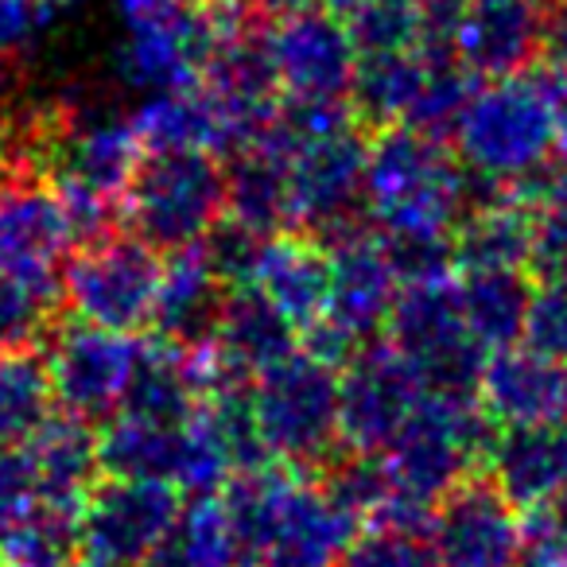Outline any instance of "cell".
Segmentation results:
<instances>
[{
	"label": "cell",
	"mask_w": 567,
	"mask_h": 567,
	"mask_svg": "<svg viewBox=\"0 0 567 567\" xmlns=\"http://www.w3.org/2000/svg\"><path fill=\"white\" fill-rule=\"evenodd\" d=\"M494 424L478 396L424 393L381 458L389 471V497L373 525L427 533L432 509L447 489L482 471Z\"/></svg>",
	"instance_id": "obj_1"
},
{
	"label": "cell",
	"mask_w": 567,
	"mask_h": 567,
	"mask_svg": "<svg viewBox=\"0 0 567 567\" xmlns=\"http://www.w3.org/2000/svg\"><path fill=\"white\" fill-rule=\"evenodd\" d=\"M505 187L471 172L447 144L409 125L373 128L365 144V210L373 229H451Z\"/></svg>",
	"instance_id": "obj_2"
},
{
	"label": "cell",
	"mask_w": 567,
	"mask_h": 567,
	"mask_svg": "<svg viewBox=\"0 0 567 567\" xmlns=\"http://www.w3.org/2000/svg\"><path fill=\"white\" fill-rule=\"evenodd\" d=\"M451 141H455L458 164L502 183V187L551 164L556 159V117H551L548 71L489 79L486 86L478 82Z\"/></svg>",
	"instance_id": "obj_3"
},
{
	"label": "cell",
	"mask_w": 567,
	"mask_h": 567,
	"mask_svg": "<svg viewBox=\"0 0 567 567\" xmlns=\"http://www.w3.org/2000/svg\"><path fill=\"white\" fill-rule=\"evenodd\" d=\"M121 210L152 249H195L226 218L221 156L206 148H144L121 190Z\"/></svg>",
	"instance_id": "obj_4"
},
{
	"label": "cell",
	"mask_w": 567,
	"mask_h": 567,
	"mask_svg": "<svg viewBox=\"0 0 567 567\" xmlns=\"http://www.w3.org/2000/svg\"><path fill=\"white\" fill-rule=\"evenodd\" d=\"M252 424L268 458L296 471H319L339 440V370L311 350L292 354L249 381Z\"/></svg>",
	"instance_id": "obj_5"
},
{
	"label": "cell",
	"mask_w": 567,
	"mask_h": 567,
	"mask_svg": "<svg viewBox=\"0 0 567 567\" xmlns=\"http://www.w3.org/2000/svg\"><path fill=\"white\" fill-rule=\"evenodd\" d=\"M164 280V257L136 234H102L82 241L66 260L59 303L71 319L105 327V331L141 334L152 327Z\"/></svg>",
	"instance_id": "obj_6"
},
{
	"label": "cell",
	"mask_w": 567,
	"mask_h": 567,
	"mask_svg": "<svg viewBox=\"0 0 567 567\" xmlns=\"http://www.w3.org/2000/svg\"><path fill=\"white\" fill-rule=\"evenodd\" d=\"M385 331L427 393H478L489 350L466 327L451 276L401 288Z\"/></svg>",
	"instance_id": "obj_7"
},
{
	"label": "cell",
	"mask_w": 567,
	"mask_h": 567,
	"mask_svg": "<svg viewBox=\"0 0 567 567\" xmlns=\"http://www.w3.org/2000/svg\"><path fill=\"white\" fill-rule=\"evenodd\" d=\"M365 136L362 125L300 144L288 159V229L334 245L370 229L365 210Z\"/></svg>",
	"instance_id": "obj_8"
},
{
	"label": "cell",
	"mask_w": 567,
	"mask_h": 567,
	"mask_svg": "<svg viewBox=\"0 0 567 567\" xmlns=\"http://www.w3.org/2000/svg\"><path fill=\"white\" fill-rule=\"evenodd\" d=\"M74 249L79 229L55 183L35 172H12L0 183V276L59 303L63 268Z\"/></svg>",
	"instance_id": "obj_9"
},
{
	"label": "cell",
	"mask_w": 567,
	"mask_h": 567,
	"mask_svg": "<svg viewBox=\"0 0 567 567\" xmlns=\"http://www.w3.org/2000/svg\"><path fill=\"white\" fill-rule=\"evenodd\" d=\"M179 489L167 482L102 474L79 505V564L141 567L179 520Z\"/></svg>",
	"instance_id": "obj_10"
},
{
	"label": "cell",
	"mask_w": 567,
	"mask_h": 567,
	"mask_svg": "<svg viewBox=\"0 0 567 567\" xmlns=\"http://www.w3.org/2000/svg\"><path fill=\"white\" fill-rule=\"evenodd\" d=\"M141 347L133 334L105 331V327L71 319L63 327L48 331V370L51 404H59L71 416H82L90 424L110 420L125 401V389L133 381Z\"/></svg>",
	"instance_id": "obj_11"
},
{
	"label": "cell",
	"mask_w": 567,
	"mask_h": 567,
	"mask_svg": "<svg viewBox=\"0 0 567 567\" xmlns=\"http://www.w3.org/2000/svg\"><path fill=\"white\" fill-rule=\"evenodd\" d=\"M427 389L393 342H365L339 370V440L350 451H385Z\"/></svg>",
	"instance_id": "obj_12"
},
{
	"label": "cell",
	"mask_w": 567,
	"mask_h": 567,
	"mask_svg": "<svg viewBox=\"0 0 567 567\" xmlns=\"http://www.w3.org/2000/svg\"><path fill=\"white\" fill-rule=\"evenodd\" d=\"M520 509L486 474H471L447 489L427 520L440 567H513L520 559Z\"/></svg>",
	"instance_id": "obj_13"
},
{
	"label": "cell",
	"mask_w": 567,
	"mask_h": 567,
	"mask_svg": "<svg viewBox=\"0 0 567 567\" xmlns=\"http://www.w3.org/2000/svg\"><path fill=\"white\" fill-rule=\"evenodd\" d=\"M276 74L284 97H316V102H347L350 79L358 66V48L342 12L311 4L303 12L268 24Z\"/></svg>",
	"instance_id": "obj_14"
},
{
	"label": "cell",
	"mask_w": 567,
	"mask_h": 567,
	"mask_svg": "<svg viewBox=\"0 0 567 567\" xmlns=\"http://www.w3.org/2000/svg\"><path fill=\"white\" fill-rule=\"evenodd\" d=\"M323 249L327 260H331L323 323L354 339L358 347L373 342L385 331L396 296H401V280H396L378 234H373V226L358 229V234L323 245Z\"/></svg>",
	"instance_id": "obj_15"
},
{
	"label": "cell",
	"mask_w": 567,
	"mask_h": 567,
	"mask_svg": "<svg viewBox=\"0 0 567 567\" xmlns=\"http://www.w3.org/2000/svg\"><path fill=\"white\" fill-rule=\"evenodd\" d=\"M478 404L494 427H528L567 420V362L540 350L505 347L482 365Z\"/></svg>",
	"instance_id": "obj_16"
},
{
	"label": "cell",
	"mask_w": 567,
	"mask_h": 567,
	"mask_svg": "<svg viewBox=\"0 0 567 567\" xmlns=\"http://www.w3.org/2000/svg\"><path fill=\"white\" fill-rule=\"evenodd\" d=\"M451 48L482 82L525 74L544 59V12L533 0H466Z\"/></svg>",
	"instance_id": "obj_17"
},
{
	"label": "cell",
	"mask_w": 567,
	"mask_h": 567,
	"mask_svg": "<svg viewBox=\"0 0 567 567\" xmlns=\"http://www.w3.org/2000/svg\"><path fill=\"white\" fill-rule=\"evenodd\" d=\"M520 513L544 509L567 482V420L494 427L482 471Z\"/></svg>",
	"instance_id": "obj_18"
},
{
	"label": "cell",
	"mask_w": 567,
	"mask_h": 567,
	"mask_svg": "<svg viewBox=\"0 0 567 567\" xmlns=\"http://www.w3.org/2000/svg\"><path fill=\"white\" fill-rule=\"evenodd\" d=\"M327 280H331V260L323 245L288 229V234L265 237L249 288H257L296 331H308L316 319H323Z\"/></svg>",
	"instance_id": "obj_19"
},
{
	"label": "cell",
	"mask_w": 567,
	"mask_h": 567,
	"mask_svg": "<svg viewBox=\"0 0 567 567\" xmlns=\"http://www.w3.org/2000/svg\"><path fill=\"white\" fill-rule=\"evenodd\" d=\"M362 520L350 509H342L323 486H319L316 474L296 471L288 482V494L280 502L272 525V544H268L265 556H284V559H300L311 567H331V559L347 548V540L358 533Z\"/></svg>",
	"instance_id": "obj_20"
},
{
	"label": "cell",
	"mask_w": 567,
	"mask_h": 567,
	"mask_svg": "<svg viewBox=\"0 0 567 567\" xmlns=\"http://www.w3.org/2000/svg\"><path fill=\"white\" fill-rule=\"evenodd\" d=\"M288 159L292 152L280 148L265 125L245 136L237 148L226 152V218L257 229L280 234L288 229Z\"/></svg>",
	"instance_id": "obj_21"
},
{
	"label": "cell",
	"mask_w": 567,
	"mask_h": 567,
	"mask_svg": "<svg viewBox=\"0 0 567 567\" xmlns=\"http://www.w3.org/2000/svg\"><path fill=\"white\" fill-rule=\"evenodd\" d=\"M226 284L206 265L203 249H179L172 260H164V280H159V300L152 327L156 342H167L175 350H203L218 323Z\"/></svg>",
	"instance_id": "obj_22"
},
{
	"label": "cell",
	"mask_w": 567,
	"mask_h": 567,
	"mask_svg": "<svg viewBox=\"0 0 567 567\" xmlns=\"http://www.w3.org/2000/svg\"><path fill=\"white\" fill-rule=\"evenodd\" d=\"M24 447L32 455L43 502L51 505L79 509L86 489L102 478V466H97V427L63 409L48 412L40 420V427L24 440Z\"/></svg>",
	"instance_id": "obj_23"
},
{
	"label": "cell",
	"mask_w": 567,
	"mask_h": 567,
	"mask_svg": "<svg viewBox=\"0 0 567 567\" xmlns=\"http://www.w3.org/2000/svg\"><path fill=\"white\" fill-rule=\"evenodd\" d=\"M528 268H458L455 296L474 339L494 350L517 347L525 334V316L533 303Z\"/></svg>",
	"instance_id": "obj_24"
},
{
	"label": "cell",
	"mask_w": 567,
	"mask_h": 567,
	"mask_svg": "<svg viewBox=\"0 0 567 567\" xmlns=\"http://www.w3.org/2000/svg\"><path fill=\"white\" fill-rule=\"evenodd\" d=\"M144 148H206L214 156L229 148V125L203 86H179L148 94L133 113Z\"/></svg>",
	"instance_id": "obj_25"
},
{
	"label": "cell",
	"mask_w": 567,
	"mask_h": 567,
	"mask_svg": "<svg viewBox=\"0 0 567 567\" xmlns=\"http://www.w3.org/2000/svg\"><path fill=\"white\" fill-rule=\"evenodd\" d=\"M478 82L482 79L455 55L451 43H420V79L401 125L416 128L424 136H435V141H451Z\"/></svg>",
	"instance_id": "obj_26"
},
{
	"label": "cell",
	"mask_w": 567,
	"mask_h": 567,
	"mask_svg": "<svg viewBox=\"0 0 567 567\" xmlns=\"http://www.w3.org/2000/svg\"><path fill=\"white\" fill-rule=\"evenodd\" d=\"M533 257V210L513 195L471 210L455 226L458 268H528Z\"/></svg>",
	"instance_id": "obj_27"
},
{
	"label": "cell",
	"mask_w": 567,
	"mask_h": 567,
	"mask_svg": "<svg viewBox=\"0 0 567 567\" xmlns=\"http://www.w3.org/2000/svg\"><path fill=\"white\" fill-rule=\"evenodd\" d=\"M416 79H420V48L358 55L354 79H350V94H347L358 125L362 128L401 125L404 113H409Z\"/></svg>",
	"instance_id": "obj_28"
},
{
	"label": "cell",
	"mask_w": 567,
	"mask_h": 567,
	"mask_svg": "<svg viewBox=\"0 0 567 567\" xmlns=\"http://www.w3.org/2000/svg\"><path fill=\"white\" fill-rule=\"evenodd\" d=\"M74 564H79V509L40 502L9 533H0V567H74Z\"/></svg>",
	"instance_id": "obj_29"
},
{
	"label": "cell",
	"mask_w": 567,
	"mask_h": 567,
	"mask_svg": "<svg viewBox=\"0 0 567 567\" xmlns=\"http://www.w3.org/2000/svg\"><path fill=\"white\" fill-rule=\"evenodd\" d=\"M51 412V385L35 350L0 354V447L24 443Z\"/></svg>",
	"instance_id": "obj_30"
},
{
	"label": "cell",
	"mask_w": 567,
	"mask_h": 567,
	"mask_svg": "<svg viewBox=\"0 0 567 567\" xmlns=\"http://www.w3.org/2000/svg\"><path fill=\"white\" fill-rule=\"evenodd\" d=\"M358 55L373 51H416L427 40L424 17L412 0H362L358 9L342 12Z\"/></svg>",
	"instance_id": "obj_31"
},
{
	"label": "cell",
	"mask_w": 567,
	"mask_h": 567,
	"mask_svg": "<svg viewBox=\"0 0 567 567\" xmlns=\"http://www.w3.org/2000/svg\"><path fill=\"white\" fill-rule=\"evenodd\" d=\"M393 265L401 288L447 280L455 272V234L451 229H373Z\"/></svg>",
	"instance_id": "obj_32"
},
{
	"label": "cell",
	"mask_w": 567,
	"mask_h": 567,
	"mask_svg": "<svg viewBox=\"0 0 567 567\" xmlns=\"http://www.w3.org/2000/svg\"><path fill=\"white\" fill-rule=\"evenodd\" d=\"M528 210H533V257H528L533 280L567 276V164H556Z\"/></svg>",
	"instance_id": "obj_33"
},
{
	"label": "cell",
	"mask_w": 567,
	"mask_h": 567,
	"mask_svg": "<svg viewBox=\"0 0 567 567\" xmlns=\"http://www.w3.org/2000/svg\"><path fill=\"white\" fill-rule=\"evenodd\" d=\"M331 567H440L427 533H409L393 525L358 528L347 548L331 559Z\"/></svg>",
	"instance_id": "obj_34"
},
{
	"label": "cell",
	"mask_w": 567,
	"mask_h": 567,
	"mask_svg": "<svg viewBox=\"0 0 567 567\" xmlns=\"http://www.w3.org/2000/svg\"><path fill=\"white\" fill-rule=\"evenodd\" d=\"M55 308L59 303L40 300L35 292H28L24 284L0 276V354L40 347L51 327L59 323Z\"/></svg>",
	"instance_id": "obj_35"
},
{
	"label": "cell",
	"mask_w": 567,
	"mask_h": 567,
	"mask_svg": "<svg viewBox=\"0 0 567 567\" xmlns=\"http://www.w3.org/2000/svg\"><path fill=\"white\" fill-rule=\"evenodd\" d=\"M520 342L567 362V276H548L533 284V303H528Z\"/></svg>",
	"instance_id": "obj_36"
},
{
	"label": "cell",
	"mask_w": 567,
	"mask_h": 567,
	"mask_svg": "<svg viewBox=\"0 0 567 567\" xmlns=\"http://www.w3.org/2000/svg\"><path fill=\"white\" fill-rule=\"evenodd\" d=\"M43 502L40 478H35L32 455L24 443L0 447V533H9L17 520H24Z\"/></svg>",
	"instance_id": "obj_37"
},
{
	"label": "cell",
	"mask_w": 567,
	"mask_h": 567,
	"mask_svg": "<svg viewBox=\"0 0 567 567\" xmlns=\"http://www.w3.org/2000/svg\"><path fill=\"white\" fill-rule=\"evenodd\" d=\"M48 20V0H0V55L12 59L20 48H28Z\"/></svg>",
	"instance_id": "obj_38"
},
{
	"label": "cell",
	"mask_w": 567,
	"mask_h": 567,
	"mask_svg": "<svg viewBox=\"0 0 567 567\" xmlns=\"http://www.w3.org/2000/svg\"><path fill=\"white\" fill-rule=\"evenodd\" d=\"M424 17V32L435 43H451V28H455L458 12L466 9V0H412ZM424 40V43H427Z\"/></svg>",
	"instance_id": "obj_39"
},
{
	"label": "cell",
	"mask_w": 567,
	"mask_h": 567,
	"mask_svg": "<svg viewBox=\"0 0 567 567\" xmlns=\"http://www.w3.org/2000/svg\"><path fill=\"white\" fill-rule=\"evenodd\" d=\"M544 59H551V66L567 71V0H559L556 9L544 12Z\"/></svg>",
	"instance_id": "obj_40"
},
{
	"label": "cell",
	"mask_w": 567,
	"mask_h": 567,
	"mask_svg": "<svg viewBox=\"0 0 567 567\" xmlns=\"http://www.w3.org/2000/svg\"><path fill=\"white\" fill-rule=\"evenodd\" d=\"M548 82H551V117H556V159L567 164V71L551 66Z\"/></svg>",
	"instance_id": "obj_41"
},
{
	"label": "cell",
	"mask_w": 567,
	"mask_h": 567,
	"mask_svg": "<svg viewBox=\"0 0 567 567\" xmlns=\"http://www.w3.org/2000/svg\"><path fill=\"white\" fill-rule=\"evenodd\" d=\"M237 4H241L245 12H252L257 20H265V24H276V20L311 9V4H323V0H237Z\"/></svg>",
	"instance_id": "obj_42"
},
{
	"label": "cell",
	"mask_w": 567,
	"mask_h": 567,
	"mask_svg": "<svg viewBox=\"0 0 567 567\" xmlns=\"http://www.w3.org/2000/svg\"><path fill=\"white\" fill-rule=\"evenodd\" d=\"M17 172V117L0 110V183Z\"/></svg>",
	"instance_id": "obj_43"
},
{
	"label": "cell",
	"mask_w": 567,
	"mask_h": 567,
	"mask_svg": "<svg viewBox=\"0 0 567 567\" xmlns=\"http://www.w3.org/2000/svg\"><path fill=\"white\" fill-rule=\"evenodd\" d=\"M544 509H548V513H551V520H556V525L567 533V482H564V489H559V494L551 497L548 505H544Z\"/></svg>",
	"instance_id": "obj_44"
},
{
	"label": "cell",
	"mask_w": 567,
	"mask_h": 567,
	"mask_svg": "<svg viewBox=\"0 0 567 567\" xmlns=\"http://www.w3.org/2000/svg\"><path fill=\"white\" fill-rule=\"evenodd\" d=\"M252 567H311V564H300V559H284V556H260Z\"/></svg>",
	"instance_id": "obj_45"
},
{
	"label": "cell",
	"mask_w": 567,
	"mask_h": 567,
	"mask_svg": "<svg viewBox=\"0 0 567 567\" xmlns=\"http://www.w3.org/2000/svg\"><path fill=\"white\" fill-rule=\"evenodd\" d=\"M9 86H12V59L0 55V97L9 94Z\"/></svg>",
	"instance_id": "obj_46"
},
{
	"label": "cell",
	"mask_w": 567,
	"mask_h": 567,
	"mask_svg": "<svg viewBox=\"0 0 567 567\" xmlns=\"http://www.w3.org/2000/svg\"><path fill=\"white\" fill-rule=\"evenodd\" d=\"M327 9H334V12H350V9H358L362 0H323Z\"/></svg>",
	"instance_id": "obj_47"
},
{
	"label": "cell",
	"mask_w": 567,
	"mask_h": 567,
	"mask_svg": "<svg viewBox=\"0 0 567 567\" xmlns=\"http://www.w3.org/2000/svg\"><path fill=\"white\" fill-rule=\"evenodd\" d=\"M74 4H82V0H48V9L59 12V9H74Z\"/></svg>",
	"instance_id": "obj_48"
},
{
	"label": "cell",
	"mask_w": 567,
	"mask_h": 567,
	"mask_svg": "<svg viewBox=\"0 0 567 567\" xmlns=\"http://www.w3.org/2000/svg\"><path fill=\"white\" fill-rule=\"evenodd\" d=\"M533 4H536V9H540V12H548V9H556L559 0H533Z\"/></svg>",
	"instance_id": "obj_49"
},
{
	"label": "cell",
	"mask_w": 567,
	"mask_h": 567,
	"mask_svg": "<svg viewBox=\"0 0 567 567\" xmlns=\"http://www.w3.org/2000/svg\"><path fill=\"white\" fill-rule=\"evenodd\" d=\"M513 567H536V564H525V559H517V564H513Z\"/></svg>",
	"instance_id": "obj_50"
},
{
	"label": "cell",
	"mask_w": 567,
	"mask_h": 567,
	"mask_svg": "<svg viewBox=\"0 0 567 567\" xmlns=\"http://www.w3.org/2000/svg\"><path fill=\"white\" fill-rule=\"evenodd\" d=\"M74 567H94V564H74Z\"/></svg>",
	"instance_id": "obj_51"
}]
</instances>
